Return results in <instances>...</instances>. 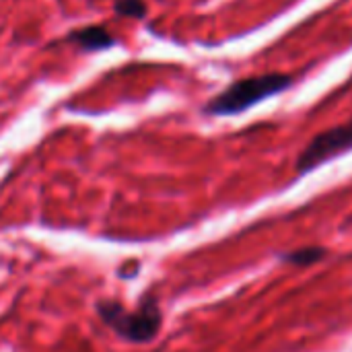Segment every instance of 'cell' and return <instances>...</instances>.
Segmentation results:
<instances>
[{
    "label": "cell",
    "mask_w": 352,
    "mask_h": 352,
    "mask_svg": "<svg viewBox=\"0 0 352 352\" xmlns=\"http://www.w3.org/2000/svg\"><path fill=\"white\" fill-rule=\"evenodd\" d=\"M66 43L78 47L85 54H93V52H105L111 50L116 45V37L107 31V27L103 25H85V27H76L72 29L66 37Z\"/></svg>",
    "instance_id": "4"
},
{
    "label": "cell",
    "mask_w": 352,
    "mask_h": 352,
    "mask_svg": "<svg viewBox=\"0 0 352 352\" xmlns=\"http://www.w3.org/2000/svg\"><path fill=\"white\" fill-rule=\"evenodd\" d=\"M326 248H320V245H311V248H301V250H295V252H289L283 256L285 262L293 264V266H311L320 260L326 258Z\"/></svg>",
    "instance_id": "5"
},
{
    "label": "cell",
    "mask_w": 352,
    "mask_h": 352,
    "mask_svg": "<svg viewBox=\"0 0 352 352\" xmlns=\"http://www.w3.org/2000/svg\"><path fill=\"white\" fill-rule=\"evenodd\" d=\"M113 10L118 16L142 21V19H146L148 6L144 0H113Z\"/></svg>",
    "instance_id": "6"
},
{
    "label": "cell",
    "mask_w": 352,
    "mask_h": 352,
    "mask_svg": "<svg viewBox=\"0 0 352 352\" xmlns=\"http://www.w3.org/2000/svg\"><path fill=\"white\" fill-rule=\"evenodd\" d=\"M97 314L107 328H111L120 338L134 344L151 342L159 334L163 324L161 307L155 297H146L134 311L126 309L118 301H99Z\"/></svg>",
    "instance_id": "2"
},
{
    "label": "cell",
    "mask_w": 352,
    "mask_h": 352,
    "mask_svg": "<svg viewBox=\"0 0 352 352\" xmlns=\"http://www.w3.org/2000/svg\"><path fill=\"white\" fill-rule=\"evenodd\" d=\"M297 82L295 74L291 72H262V74H252L233 80L227 85L221 93L210 97L202 111L212 118H229V116H239L245 113L248 109L283 95Z\"/></svg>",
    "instance_id": "1"
},
{
    "label": "cell",
    "mask_w": 352,
    "mask_h": 352,
    "mask_svg": "<svg viewBox=\"0 0 352 352\" xmlns=\"http://www.w3.org/2000/svg\"><path fill=\"white\" fill-rule=\"evenodd\" d=\"M349 151H352V116L344 124L332 126L316 134L299 153L295 169L299 175L311 173L314 169L326 165L336 157H342Z\"/></svg>",
    "instance_id": "3"
}]
</instances>
